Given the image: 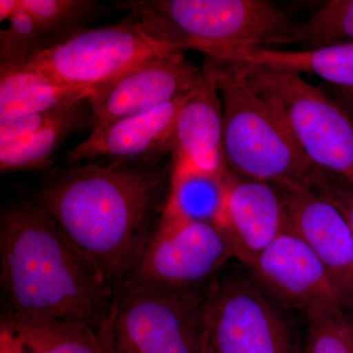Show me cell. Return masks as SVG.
Returning <instances> with one entry per match:
<instances>
[{"instance_id": "7", "label": "cell", "mask_w": 353, "mask_h": 353, "mask_svg": "<svg viewBox=\"0 0 353 353\" xmlns=\"http://www.w3.org/2000/svg\"><path fill=\"white\" fill-rule=\"evenodd\" d=\"M172 51L180 50L153 38L129 14L117 24L83 30L32 55L17 68L63 85L97 88L150 58Z\"/></svg>"}, {"instance_id": "26", "label": "cell", "mask_w": 353, "mask_h": 353, "mask_svg": "<svg viewBox=\"0 0 353 353\" xmlns=\"http://www.w3.org/2000/svg\"><path fill=\"white\" fill-rule=\"evenodd\" d=\"M330 90H332V94L341 106L347 109V112L353 118V88H345L334 87L331 85Z\"/></svg>"}, {"instance_id": "22", "label": "cell", "mask_w": 353, "mask_h": 353, "mask_svg": "<svg viewBox=\"0 0 353 353\" xmlns=\"http://www.w3.org/2000/svg\"><path fill=\"white\" fill-rule=\"evenodd\" d=\"M303 311L307 324L305 353H353V322L347 310L318 303Z\"/></svg>"}, {"instance_id": "2", "label": "cell", "mask_w": 353, "mask_h": 353, "mask_svg": "<svg viewBox=\"0 0 353 353\" xmlns=\"http://www.w3.org/2000/svg\"><path fill=\"white\" fill-rule=\"evenodd\" d=\"M1 312L52 316L97 333L114 288L34 201L3 209L0 221Z\"/></svg>"}, {"instance_id": "3", "label": "cell", "mask_w": 353, "mask_h": 353, "mask_svg": "<svg viewBox=\"0 0 353 353\" xmlns=\"http://www.w3.org/2000/svg\"><path fill=\"white\" fill-rule=\"evenodd\" d=\"M212 60L222 97L228 169L274 185L297 183L314 190L325 171L303 152L277 102L234 65Z\"/></svg>"}, {"instance_id": "14", "label": "cell", "mask_w": 353, "mask_h": 353, "mask_svg": "<svg viewBox=\"0 0 353 353\" xmlns=\"http://www.w3.org/2000/svg\"><path fill=\"white\" fill-rule=\"evenodd\" d=\"M201 78L190 92L174 132L172 164H188L199 170L224 176V116L216 81L214 64L205 57Z\"/></svg>"}, {"instance_id": "10", "label": "cell", "mask_w": 353, "mask_h": 353, "mask_svg": "<svg viewBox=\"0 0 353 353\" xmlns=\"http://www.w3.org/2000/svg\"><path fill=\"white\" fill-rule=\"evenodd\" d=\"M201 73V67L187 60L183 51H172L141 62L95 88L94 94L87 99L94 116L92 129L185 97L196 87Z\"/></svg>"}, {"instance_id": "25", "label": "cell", "mask_w": 353, "mask_h": 353, "mask_svg": "<svg viewBox=\"0 0 353 353\" xmlns=\"http://www.w3.org/2000/svg\"><path fill=\"white\" fill-rule=\"evenodd\" d=\"M315 190L340 209L353 233V187L340 176L326 172Z\"/></svg>"}, {"instance_id": "16", "label": "cell", "mask_w": 353, "mask_h": 353, "mask_svg": "<svg viewBox=\"0 0 353 353\" xmlns=\"http://www.w3.org/2000/svg\"><path fill=\"white\" fill-rule=\"evenodd\" d=\"M205 57L223 63L266 67L299 75L311 74L334 87L353 88V43L301 51L255 46H221L209 51Z\"/></svg>"}, {"instance_id": "15", "label": "cell", "mask_w": 353, "mask_h": 353, "mask_svg": "<svg viewBox=\"0 0 353 353\" xmlns=\"http://www.w3.org/2000/svg\"><path fill=\"white\" fill-rule=\"evenodd\" d=\"M190 94L160 108L92 130L87 139L67 154V161L92 162L102 157L154 160L165 153L171 154L179 113Z\"/></svg>"}, {"instance_id": "9", "label": "cell", "mask_w": 353, "mask_h": 353, "mask_svg": "<svg viewBox=\"0 0 353 353\" xmlns=\"http://www.w3.org/2000/svg\"><path fill=\"white\" fill-rule=\"evenodd\" d=\"M208 353H305L271 297L254 281L222 274L204 297Z\"/></svg>"}, {"instance_id": "11", "label": "cell", "mask_w": 353, "mask_h": 353, "mask_svg": "<svg viewBox=\"0 0 353 353\" xmlns=\"http://www.w3.org/2000/svg\"><path fill=\"white\" fill-rule=\"evenodd\" d=\"M274 299L305 309L329 303L350 310L353 301L305 241L289 226L246 266Z\"/></svg>"}, {"instance_id": "19", "label": "cell", "mask_w": 353, "mask_h": 353, "mask_svg": "<svg viewBox=\"0 0 353 353\" xmlns=\"http://www.w3.org/2000/svg\"><path fill=\"white\" fill-rule=\"evenodd\" d=\"M94 90L95 88L57 83L30 70L0 69V120L85 101Z\"/></svg>"}, {"instance_id": "12", "label": "cell", "mask_w": 353, "mask_h": 353, "mask_svg": "<svg viewBox=\"0 0 353 353\" xmlns=\"http://www.w3.org/2000/svg\"><path fill=\"white\" fill-rule=\"evenodd\" d=\"M215 226L226 239L234 259L246 267L289 228L290 221L276 185L228 169L224 204Z\"/></svg>"}, {"instance_id": "28", "label": "cell", "mask_w": 353, "mask_h": 353, "mask_svg": "<svg viewBox=\"0 0 353 353\" xmlns=\"http://www.w3.org/2000/svg\"><path fill=\"white\" fill-rule=\"evenodd\" d=\"M0 353H21L13 339L2 330H0Z\"/></svg>"}, {"instance_id": "23", "label": "cell", "mask_w": 353, "mask_h": 353, "mask_svg": "<svg viewBox=\"0 0 353 353\" xmlns=\"http://www.w3.org/2000/svg\"><path fill=\"white\" fill-rule=\"evenodd\" d=\"M345 43H353V0L328 1L301 24L305 50Z\"/></svg>"}, {"instance_id": "18", "label": "cell", "mask_w": 353, "mask_h": 353, "mask_svg": "<svg viewBox=\"0 0 353 353\" xmlns=\"http://www.w3.org/2000/svg\"><path fill=\"white\" fill-rule=\"evenodd\" d=\"M0 330L21 353H103L92 330L52 316L1 312Z\"/></svg>"}, {"instance_id": "6", "label": "cell", "mask_w": 353, "mask_h": 353, "mask_svg": "<svg viewBox=\"0 0 353 353\" xmlns=\"http://www.w3.org/2000/svg\"><path fill=\"white\" fill-rule=\"evenodd\" d=\"M231 64L277 102L310 161L353 187V118L347 109L299 74Z\"/></svg>"}, {"instance_id": "20", "label": "cell", "mask_w": 353, "mask_h": 353, "mask_svg": "<svg viewBox=\"0 0 353 353\" xmlns=\"http://www.w3.org/2000/svg\"><path fill=\"white\" fill-rule=\"evenodd\" d=\"M226 174L216 176L192 165L172 164L163 215L215 225L224 204Z\"/></svg>"}, {"instance_id": "17", "label": "cell", "mask_w": 353, "mask_h": 353, "mask_svg": "<svg viewBox=\"0 0 353 353\" xmlns=\"http://www.w3.org/2000/svg\"><path fill=\"white\" fill-rule=\"evenodd\" d=\"M92 109L87 99L59 106L54 115L24 138L0 145L1 173L51 170L53 155L70 134L92 127Z\"/></svg>"}, {"instance_id": "24", "label": "cell", "mask_w": 353, "mask_h": 353, "mask_svg": "<svg viewBox=\"0 0 353 353\" xmlns=\"http://www.w3.org/2000/svg\"><path fill=\"white\" fill-rule=\"evenodd\" d=\"M0 31V69L17 68L32 55L48 48L41 28L21 6Z\"/></svg>"}, {"instance_id": "27", "label": "cell", "mask_w": 353, "mask_h": 353, "mask_svg": "<svg viewBox=\"0 0 353 353\" xmlns=\"http://www.w3.org/2000/svg\"><path fill=\"white\" fill-rule=\"evenodd\" d=\"M19 8V0H0V21H8Z\"/></svg>"}, {"instance_id": "1", "label": "cell", "mask_w": 353, "mask_h": 353, "mask_svg": "<svg viewBox=\"0 0 353 353\" xmlns=\"http://www.w3.org/2000/svg\"><path fill=\"white\" fill-rule=\"evenodd\" d=\"M169 189L170 169L127 160L88 162L44 173L34 202L114 287L157 233Z\"/></svg>"}, {"instance_id": "13", "label": "cell", "mask_w": 353, "mask_h": 353, "mask_svg": "<svg viewBox=\"0 0 353 353\" xmlns=\"http://www.w3.org/2000/svg\"><path fill=\"white\" fill-rule=\"evenodd\" d=\"M276 187L284 199L290 228L353 301V233L345 216L317 190L297 183Z\"/></svg>"}, {"instance_id": "8", "label": "cell", "mask_w": 353, "mask_h": 353, "mask_svg": "<svg viewBox=\"0 0 353 353\" xmlns=\"http://www.w3.org/2000/svg\"><path fill=\"white\" fill-rule=\"evenodd\" d=\"M233 259L215 225L162 215L157 233L121 282L155 292L205 294Z\"/></svg>"}, {"instance_id": "5", "label": "cell", "mask_w": 353, "mask_h": 353, "mask_svg": "<svg viewBox=\"0 0 353 353\" xmlns=\"http://www.w3.org/2000/svg\"><path fill=\"white\" fill-rule=\"evenodd\" d=\"M110 310L97 333L103 353H208L204 297L114 285Z\"/></svg>"}, {"instance_id": "21", "label": "cell", "mask_w": 353, "mask_h": 353, "mask_svg": "<svg viewBox=\"0 0 353 353\" xmlns=\"http://www.w3.org/2000/svg\"><path fill=\"white\" fill-rule=\"evenodd\" d=\"M37 21L48 48L85 30L83 26L99 13L101 6L90 0H20Z\"/></svg>"}, {"instance_id": "4", "label": "cell", "mask_w": 353, "mask_h": 353, "mask_svg": "<svg viewBox=\"0 0 353 353\" xmlns=\"http://www.w3.org/2000/svg\"><path fill=\"white\" fill-rule=\"evenodd\" d=\"M174 50L301 43V24L268 0H141L119 4Z\"/></svg>"}]
</instances>
